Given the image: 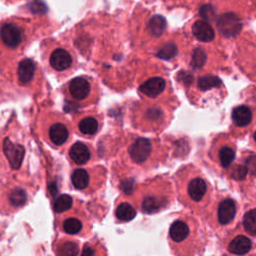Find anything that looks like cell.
<instances>
[{"instance_id":"cb8c5ba5","label":"cell","mask_w":256,"mask_h":256,"mask_svg":"<svg viewBox=\"0 0 256 256\" xmlns=\"http://www.w3.org/2000/svg\"><path fill=\"white\" fill-rule=\"evenodd\" d=\"M235 158V152L232 148L228 147V146H224L220 149L219 151V160L221 165L224 168L228 167L234 160Z\"/></svg>"},{"instance_id":"d4e9b609","label":"cell","mask_w":256,"mask_h":256,"mask_svg":"<svg viewBox=\"0 0 256 256\" xmlns=\"http://www.w3.org/2000/svg\"><path fill=\"white\" fill-rule=\"evenodd\" d=\"M161 207H162L161 199L153 197V196L145 198L143 200V204H142V209H143L147 213L156 212Z\"/></svg>"},{"instance_id":"836d02e7","label":"cell","mask_w":256,"mask_h":256,"mask_svg":"<svg viewBox=\"0 0 256 256\" xmlns=\"http://www.w3.org/2000/svg\"><path fill=\"white\" fill-rule=\"evenodd\" d=\"M254 140H255V141H256V132H255V133H254Z\"/></svg>"},{"instance_id":"83f0119b","label":"cell","mask_w":256,"mask_h":256,"mask_svg":"<svg viewBox=\"0 0 256 256\" xmlns=\"http://www.w3.org/2000/svg\"><path fill=\"white\" fill-rule=\"evenodd\" d=\"M82 228V223L76 218H68L63 222V229L69 234H76Z\"/></svg>"},{"instance_id":"277c9868","label":"cell","mask_w":256,"mask_h":256,"mask_svg":"<svg viewBox=\"0 0 256 256\" xmlns=\"http://www.w3.org/2000/svg\"><path fill=\"white\" fill-rule=\"evenodd\" d=\"M49 64L56 71L67 70L73 64L72 55L64 48L55 49L49 56Z\"/></svg>"},{"instance_id":"52a82bcc","label":"cell","mask_w":256,"mask_h":256,"mask_svg":"<svg viewBox=\"0 0 256 256\" xmlns=\"http://www.w3.org/2000/svg\"><path fill=\"white\" fill-rule=\"evenodd\" d=\"M69 132L66 125L62 122H54L48 128L49 140L56 146L64 144L68 139Z\"/></svg>"},{"instance_id":"ba28073f","label":"cell","mask_w":256,"mask_h":256,"mask_svg":"<svg viewBox=\"0 0 256 256\" xmlns=\"http://www.w3.org/2000/svg\"><path fill=\"white\" fill-rule=\"evenodd\" d=\"M192 34L196 39L202 42H210L214 38L212 26L204 20H197L194 22L192 25Z\"/></svg>"},{"instance_id":"ffe728a7","label":"cell","mask_w":256,"mask_h":256,"mask_svg":"<svg viewBox=\"0 0 256 256\" xmlns=\"http://www.w3.org/2000/svg\"><path fill=\"white\" fill-rule=\"evenodd\" d=\"M165 27H166V21L162 16L159 15L153 16L148 24L150 33L155 36H159L165 29Z\"/></svg>"},{"instance_id":"9a60e30c","label":"cell","mask_w":256,"mask_h":256,"mask_svg":"<svg viewBox=\"0 0 256 256\" xmlns=\"http://www.w3.org/2000/svg\"><path fill=\"white\" fill-rule=\"evenodd\" d=\"M231 116L235 125L243 127L250 123L252 119V113L247 106L240 105L233 109Z\"/></svg>"},{"instance_id":"7c38bea8","label":"cell","mask_w":256,"mask_h":256,"mask_svg":"<svg viewBox=\"0 0 256 256\" xmlns=\"http://www.w3.org/2000/svg\"><path fill=\"white\" fill-rule=\"evenodd\" d=\"M207 191V185L206 182L202 178H193L188 186H187V192L189 197L195 202H199L202 200L205 193Z\"/></svg>"},{"instance_id":"4316f807","label":"cell","mask_w":256,"mask_h":256,"mask_svg":"<svg viewBox=\"0 0 256 256\" xmlns=\"http://www.w3.org/2000/svg\"><path fill=\"white\" fill-rule=\"evenodd\" d=\"M9 201L15 207H19V206L23 205L26 201L25 191L20 188H16L14 190H12L9 195Z\"/></svg>"},{"instance_id":"484cf974","label":"cell","mask_w":256,"mask_h":256,"mask_svg":"<svg viewBox=\"0 0 256 256\" xmlns=\"http://www.w3.org/2000/svg\"><path fill=\"white\" fill-rule=\"evenodd\" d=\"M79 252V247L75 242H64L57 250L58 256H76Z\"/></svg>"},{"instance_id":"5b68a950","label":"cell","mask_w":256,"mask_h":256,"mask_svg":"<svg viewBox=\"0 0 256 256\" xmlns=\"http://www.w3.org/2000/svg\"><path fill=\"white\" fill-rule=\"evenodd\" d=\"M217 24L220 31L226 36H234L241 29V22L239 18L232 13L222 15Z\"/></svg>"},{"instance_id":"8992f818","label":"cell","mask_w":256,"mask_h":256,"mask_svg":"<svg viewBox=\"0 0 256 256\" xmlns=\"http://www.w3.org/2000/svg\"><path fill=\"white\" fill-rule=\"evenodd\" d=\"M165 87L166 81L162 77H152L141 84L140 91L150 98H155L164 91Z\"/></svg>"},{"instance_id":"8fae6325","label":"cell","mask_w":256,"mask_h":256,"mask_svg":"<svg viewBox=\"0 0 256 256\" xmlns=\"http://www.w3.org/2000/svg\"><path fill=\"white\" fill-rule=\"evenodd\" d=\"M236 213V205L231 199H225L218 207V220L220 224L225 225L230 223Z\"/></svg>"},{"instance_id":"6da1fadb","label":"cell","mask_w":256,"mask_h":256,"mask_svg":"<svg viewBox=\"0 0 256 256\" xmlns=\"http://www.w3.org/2000/svg\"><path fill=\"white\" fill-rule=\"evenodd\" d=\"M92 89V85L89 79L86 77H76L72 79L68 84V92L71 98L75 101H84L86 100Z\"/></svg>"},{"instance_id":"4fadbf2b","label":"cell","mask_w":256,"mask_h":256,"mask_svg":"<svg viewBox=\"0 0 256 256\" xmlns=\"http://www.w3.org/2000/svg\"><path fill=\"white\" fill-rule=\"evenodd\" d=\"M4 152L9 160L12 168H14V169L19 168V166L22 162V159H23V155H24L23 148L18 145H13L10 141L5 140Z\"/></svg>"},{"instance_id":"7a4b0ae2","label":"cell","mask_w":256,"mask_h":256,"mask_svg":"<svg viewBox=\"0 0 256 256\" xmlns=\"http://www.w3.org/2000/svg\"><path fill=\"white\" fill-rule=\"evenodd\" d=\"M128 152L134 162L138 164L144 163L152 152L151 141L145 138H138L131 144Z\"/></svg>"},{"instance_id":"4dcf8cb0","label":"cell","mask_w":256,"mask_h":256,"mask_svg":"<svg viewBox=\"0 0 256 256\" xmlns=\"http://www.w3.org/2000/svg\"><path fill=\"white\" fill-rule=\"evenodd\" d=\"M205 61V53L202 50H196L193 56V65L200 67Z\"/></svg>"},{"instance_id":"f1b7e54d","label":"cell","mask_w":256,"mask_h":256,"mask_svg":"<svg viewBox=\"0 0 256 256\" xmlns=\"http://www.w3.org/2000/svg\"><path fill=\"white\" fill-rule=\"evenodd\" d=\"M177 49L176 46L172 43H169L164 45L159 51H158V57L162 58V59H170L172 58L173 56L176 54Z\"/></svg>"},{"instance_id":"e0dca14e","label":"cell","mask_w":256,"mask_h":256,"mask_svg":"<svg viewBox=\"0 0 256 256\" xmlns=\"http://www.w3.org/2000/svg\"><path fill=\"white\" fill-rule=\"evenodd\" d=\"M99 129V122L93 116H86L78 122V130L81 134L92 136L97 133Z\"/></svg>"},{"instance_id":"f546056e","label":"cell","mask_w":256,"mask_h":256,"mask_svg":"<svg viewBox=\"0 0 256 256\" xmlns=\"http://www.w3.org/2000/svg\"><path fill=\"white\" fill-rule=\"evenodd\" d=\"M247 172H248L247 166H245V165H237V166H235L232 169L231 176H232L233 179L240 181V180L245 179V177L247 175Z\"/></svg>"},{"instance_id":"30bf717a","label":"cell","mask_w":256,"mask_h":256,"mask_svg":"<svg viewBox=\"0 0 256 256\" xmlns=\"http://www.w3.org/2000/svg\"><path fill=\"white\" fill-rule=\"evenodd\" d=\"M69 156L74 163L78 165H83V164H86L89 161L91 153L89 148L84 143L76 142V143L73 144L70 148Z\"/></svg>"},{"instance_id":"1f68e13d","label":"cell","mask_w":256,"mask_h":256,"mask_svg":"<svg viewBox=\"0 0 256 256\" xmlns=\"http://www.w3.org/2000/svg\"><path fill=\"white\" fill-rule=\"evenodd\" d=\"M246 166L250 170V172L256 176V156H250L246 160Z\"/></svg>"},{"instance_id":"603a6c76","label":"cell","mask_w":256,"mask_h":256,"mask_svg":"<svg viewBox=\"0 0 256 256\" xmlns=\"http://www.w3.org/2000/svg\"><path fill=\"white\" fill-rule=\"evenodd\" d=\"M243 225L250 235L256 236V209H252L244 215Z\"/></svg>"},{"instance_id":"d6986e66","label":"cell","mask_w":256,"mask_h":256,"mask_svg":"<svg viewBox=\"0 0 256 256\" xmlns=\"http://www.w3.org/2000/svg\"><path fill=\"white\" fill-rule=\"evenodd\" d=\"M115 214H116V217L120 220V221H130L132 220L135 215H136V211L135 209L128 203H121L117 208H116V211H115Z\"/></svg>"},{"instance_id":"ac0fdd59","label":"cell","mask_w":256,"mask_h":256,"mask_svg":"<svg viewBox=\"0 0 256 256\" xmlns=\"http://www.w3.org/2000/svg\"><path fill=\"white\" fill-rule=\"evenodd\" d=\"M71 181L76 189L83 190L88 186L89 174L84 169H76L71 175Z\"/></svg>"},{"instance_id":"3957f363","label":"cell","mask_w":256,"mask_h":256,"mask_svg":"<svg viewBox=\"0 0 256 256\" xmlns=\"http://www.w3.org/2000/svg\"><path fill=\"white\" fill-rule=\"evenodd\" d=\"M1 38L5 46L9 48H16L23 41V32L21 28L16 24L7 22L2 25Z\"/></svg>"},{"instance_id":"d6a6232c","label":"cell","mask_w":256,"mask_h":256,"mask_svg":"<svg viewBox=\"0 0 256 256\" xmlns=\"http://www.w3.org/2000/svg\"><path fill=\"white\" fill-rule=\"evenodd\" d=\"M94 250L91 247H85L81 256H93Z\"/></svg>"},{"instance_id":"9c48e42d","label":"cell","mask_w":256,"mask_h":256,"mask_svg":"<svg viewBox=\"0 0 256 256\" xmlns=\"http://www.w3.org/2000/svg\"><path fill=\"white\" fill-rule=\"evenodd\" d=\"M35 63L31 59L22 60L17 67V77L21 84H29L35 74Z\"/></svg>"},{"instance_id":"2e32d148","label":"cell","mask_w":256,"mask_h":256,"mask_svg":"<svg viewBox=\"0 0 256 256\" xmlns=\"http://www.w3.org/2000/svg\"><path fill=\"white\" fill-rule=\"evenodd\" d=\"M251 247H252L251 241L247 237L243 235H239L230 242L228 246V250L231 253L236 255H244L250 251Z\"/></svg>"},{"instance_id":"7402d4cb","label":"cell","mask_w":256,"mask_h":256,"mask_svg":"<svg viewBox=\"0 0 256 256\" xmlns=\"http://www.w3.org/2000/svg\"><path fill=\"white\" fill-rule=\"evenodd\" d=\"M73 203L72 197L67 195V194H61L59 195L56 200L54 202V210L58 213L64 212L66 210H68L69 208H71Z\"/></svg>"},{"instance_id":"5bb4252c","label":"cell","mask_w":256,"mask_h":256,"mask_svg":"<svg viewBox=\"0 0 256 256\" xmlns=\"http://www.w3.org/2000/svg\"><path fill=\"white\" fill-rule=\"evenodd\" d=\"M188 235H189V227L188 224L183 220H177L170 226L169 236L172 241L177 243L183 242L188 237Z\"/></svg>"},{"instance_id":"44dd1931","label":"cell","mask_w":256,"mask_h":256,"mask_svg":"<svg viewBox=\"0 0 256 256\" xmlns=\"http://www.w3.org/2000/svg\"><path fill=\"white\" fill-rule=\"evenodd\" d=\"M220 85H221L220 79L213 75L202 76L198 80V86L201 90H208L214 87H219Z\"/></svg>"}]
</instances>
